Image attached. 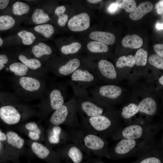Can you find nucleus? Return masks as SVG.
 I'll return each instance as SVG.
<instances>
[{"label": "nucleus", "mask_w": 163, "mask_h": 163, "mask_svg": "<svg viewBox=\"0 0 163 163\" xmlns=\"http://www.w3.org/2000/svg\"><path fill=\"white\" fill-rule=\"evenodd\" d=\"M90 18L85 12L75 15L68 22L69 28L73 31H81L86 30L90 26Z\"/></svg>", "instance_id": "obj_1"}, {"label": "nucleus", "mask_w": 163, "mask_h": 163, "mask_svg": "<svg viewBox=\"0 0 163 163\" xmlns=\"http://www.w3.org/2000/svg\"><path fill=\"white\" fill-rule=\"evenodd\" d=\"M21 117L18 110L12 106H3L0 108V117L8 124L13 125L18 123Z\"/></svg>", "instance_id": "obj_2"}, {"label": "nucleus", "mask_w": 163, "mask_h": 163, "mask_svg": "<svg viewBox=\"0 0 163 163\" xmlns=\"http://www.w3.org/2000/svg\"><path fill=\"white\" fill-rule=\"evenodd\" d=\"M98 67L102 75L105 78L112 80L117 78L116 71L113 64L110 62L102 59L98 63Z\"/></svg>", "instance_id": "obj_3"}, {"label": "nucleus", "mask_w": 163, "mask_h": 163, "mask_svg": "<svg viewBox=\"0 0 163 163\" xmlns=\"http://www.w3.org/2000/svg\"><path fill=\"white\" fill-rule=\"evenodd\" d=\"M153 8L152 4L146 1L140 3L129 15L132 20H137L141 18L145 14L151 11Z\"/></svg>", "instance_id": "obj_4"}, {"label": "nucleus", "mask_w": 163, "mask_h": 163, "mask_svg": "<svg viewBox=\"0 0 163 163\" xmlns=\"http://www.w3.org/2000/svg\"><path fill=\"white\" fill-rule=\"evenodd\" d=\"M139 111L147 114L152 115L155 114L157 104L155 100L150 97L143 99L138 106Z\"/></svg>", "instance_id": "obj_5"}, {"label": "nucleus", "mask_w": 163, "mask_h": 163, "mask_svg": "<svg viewBox=\"0 0 163 163\" xmlns=\"http://www.w3.org/2000/svg\"><path fill=\"white\" fill-rule=\"evenodd\" d=\"M99 92L102 96L110 99H116L122 92L121 88L119 86L114 85H103L99 88Z\"/></svg>", "instance_id": "obj_6"}, {"label": "nucleus", "mask_w": 163, "mask_h": 163, "mask_svg": "<svg viewBox=\"0 0 163 163\" xmlns=\"http://www.w3.org/2000/svg\"><path fill=\"white\" fill-rule=\"evenodd\" d=\"M92 39L102 42L106 45L113 44L115 41V37L111 33L100 31H94L90 34Z\"/></svg>", "instance_id": "obj_7"}, {"label": "nucleus", "mask_w": 163, "mask_h": 163, "mask_svg": "<svg viewBox=\"0 0 163 163\" xmlns=\"http://www.w3.org/2000/svg\"><path fill=\"white\" fill-rule=\"evenodd\" d=\"M21 86L25 90L30 92L38 91L40 86V84L37 79L29 77L23 76L19 80Z\"/></svg>", "instance_id": "obj_8"}, {"label": "nucleus", "mask_w": 163, "mask_h": 163, "mask_svg": "<svg viewBox=\"0 0 163 163\" xmlns=\"http://www.w3.org/2000/svg\"><path fill=\"white\" fill-rule=\"evenodd\" d=\"M89 120L93 127L98 131L104 130L111 124L110 120L108 118L101 115L91 117Z\"/></svg>", "instance_id": "obj_9"}, {"label": "nucleus", "mask_w": 163, "mask_h": 163, "mask_svg": "<svg viewBox=\"0 0 163 163\" xmlns=\"http://www.w3.org/2000/svg\"><path fill=\"white\" fill-rule=\"evenodd\" d=\"M143 133V129L140 126L133 125L125 127L122 131V136L126 139H135L140 138Z\"/></svg>", "instance_id": "obj_10"}, {"label": "nucleus", "mask_w": 163, "mask_h": 163, "mask_svg": "<svg viewBox=\"0 0 163 163\" xmlns=\"http://www.w3.org/2000/svg\"><path fill=\"white\" fill-rule=\"evenodd\" d=\"M142 39L136 34L128 35L125 37L122 41V45L125 47L136 49L142 45Z\"/></svg>", "instance_id": "obj_11"}, {"label": "nucleus", "mask_w": 163, "mask_h": 163, "mask_svg": "<svg viewBox=\"0 0 163 163\" xmlns=\"http://www.w3.org/2000/svg\"><path fill=\"white\" fill-rule=\"evenodd\" d=\"M68 114V109L66 106L63 105L56 109L52 115L50 121L52 124L57 125L63 123Z\"/></svg>", "instance_id": "obj_12"}, {"label": "nucleus", "mask_w": 163, "mask_h": 163, "mask_svg": "<svg viewBox=\"0 0 163 163\" xmlns=\"http://www.w3.org/2000/svg\"><path fill=\"white\" fill-rule=\"evenodd\" d=\"M84 142L85 145L88 148L95 150L102 149L104 144V141L100 137L92 134L85 136Z\"/></svg>", "instance_id": "obj_13"}, {"label": "nucleus", "mask_w": 163, "mask_h": 163, "mask_svg": "<svg viewBox=\"0 0 163 163\" xmlns=\"http://www.w3.org/2000/svg\"><path fill=\"white\" fill-rule=\"evenodd\" d=\"M136 142L134 140L125 139L121 140L115 147V152L119 154H124L129 152L135 146Z\"/></svg>", "instance_id": "obj_14"}, {"label": "nucleus", "mask_w": 163, "mask_h": 163, "mask_svg": "<svg viewBox=\"0 0 163 163\" xmlns=\"http://www.w3.org/2000/svg\"><path fill=\"white\" fill-rule=\"evenodd\" d=\"M81 106L83 111L88 116L91 117L101 115L103 112L101 108L90 101H84Z\"/></svg>", "instance_id": "obj_15"}, {"label": "nucleus", "mask_w": 163, "mask_h": 163, "mask_svg": "<svg viewBox=\"0 0 163 163\" xmlns=\"http://www.w3.org/2000/svg\"><path fill=\"white\" fill-rule=\"evenodd\" d=\"M80 64V62L79 59L76 58L73 59L61 66L59 69V72L61 75H68L76 70Z\"/></svg>", "instance_id": "obj_16"}, {"label": "nucleus", "mask_w": 163, "mask_h": 163, "mask_svg": "<svg viewBox=\"0 0 163 163\" xmlns=\"http://www.w3.org/2000/svg\"><path fill=\"white\" fill-rule=\"evenodd\" d=\"M50 105L53 110H56L62 106L64 102V98L61 91L58 89H54L50 95Z\"/></svg>", "instance_id": "obj_17"}, {"label": "nucleus", "mask_w": 163, "mask_h": 163, "mask_svg": "<svg viewBox=\"0 0 163 163\" xmlns=\"http://www.w3.org/2000/svg\"><path fill=\"white\" fill-rule=\"evenodd\" d=\"M71 79L73 81L89 82L94 80V76L87 70L78 69L73 73Z\"/></svg>", "instance_id": "obj_18"}, {"label": "nucleus", "mask_w": 163, "mask_h": 163, "mask_svg": "<svg viewBox=\"0 0 163 163\" xmlns=\"http://www.w3.org/2000/svg\"><path fill=\"white\" fill-rule=\"evenodd\" d=\"M51 48L45 43L40 42L38 44L34 46L32 52L34 56L40 58L45 55H50L52 53Z\"/></svg>", "instance_id": "obj_19"}, {"label": "nucleus", "mask_w": 163, "mask_h": 163, "mask_svg": "<svg viewBox=\"0 0 163 163\" xmlns=\"http://www.w3.org/2000/svg\"><path fill=\"white\" fill-rule=\"evenodd\" d=\"M6 135L7 142L9 144L18 149L23 147L24 140L19 137L16 133L9 131L7 133Z\"/></svg>", "instance_id": "obj_20"}, {"label": "nucleus", "mask_w": 163, "mask_h": 163, "mask_svg": "<svg viewBox=\"0 0 163 163\" xmlns=\"http://www.w3.org/2000/svg\"><path fill=\"white\" fill-rule=\"evenodd\" d=\"M32 21L36 24H40L48 22L50 19L48 15L42 9H35L31 16Z\"/></svg>", "instance_id": "obj_21"}, {"label": "nucleus", "mask_w": 163, "mask_h": 163, "mask_svg": "<svg viewBox=\"0 0 163 163\" xmlns=\"http://www.w3.org/2000/svg\"><path fill=\"white\" fill-rule=\"evenodd\" d=\"M88 49L92 53H105L108 50V47L105 44L97 41L89 42L87 44Z\"/></svg>", "instance_id": "obj_22"}, {"label": "nucleus", "mask_w": 163, "mask_h": 163, "mask_svg": "<svg viewBox=\"0 0 163 163\" xmlns=\"http://www.w3.org/2000/svg\"><path fill=\"white\" fill-rule=\"evenodd\" d=\"M31 148L33 152L40 158L43 159L49 155V149L42 144L37 142L32 143Z\"/></svg>", "instance_id": "obj_23"}, {"label": "nucleus", "mask_w": 163, "mask_h": 163, "mask_svg": "<svg viewBox=\"0 0 163 163\" xmlns=\"http://www.w3.org/2000/svg\"><path fill=\"white\" fill-rule=\"evenodd\" d=\"M10 71L16 76H23L25 75L28 70V68L21 62H15L9 66Z\"/></svg>", "instance_id": "obj_24"}, {"label": "nucleus", "mask_w": 163, "mask_h": 163, "mask_svg": "<svg viewBox=\"0 0 163 163\" xmlns=\"http://www.w3.org/2000/svg\"><path fill=\"white\" fill-rule=\"evenodd\" d=\"M30 7L26 3L21 2H17L12 6L13 14L18 16H21L28 13Z\"/></svg>", "instance_id": "obj_25"}, {"label": "nucleus", "mask_w": 163, "mask_h": 163, "mask_svg": "<svg viewBox=\"0 0 163 163\" xmlns=\"http://www.w3.org/2000/svg\"><path fill=\"white\" fill-rule=\"evenodd\" d=\"M135 64L134 56L131 55L120 56L118 58L116 63V66L120 68L125 67H132Z\"/></svg>", "instance_id": "obj_26"}, {"label": "nucleus", "mask_w": 163, "mask_h": 163, "mask_svg": "<svg viewBox=\"0 0 163 163\" xmlns=\"http://www.w3.org/2000/svg\"><path fill=\"white\" fill-rule=\"evenodd\" d=\"M19 60L28 68L33 70H36L40 67L41 64L38 59H28L23 55L18 56Z\"/></svg>", "instance_id": "obj_27"}, {"label": "nucleus", "mask_w": 163, "mask_h": 163, "mask_svg": "<svg viewBox=\"0 0 163 163\" xmlns=\"http://www.w3.org/2000/svg\"><path fill=\"white\" fill-rule=\"evenodd\" d=\"M34 29L36 32L47 38L51 37L54 32L53 26L48 24L37 25L34 27Z\"/></svg>", "instance_id": "obj_28"}, {"label": "nucleus", "mask_w": 163, "mask_h": 163, "mask_svg": "<svg viewBox=\"0 0 163 163\" xmlns=\"http://www.w3.org/2000/svg\"><path fill=\"white\" fill-rule=\"evenodd\" d=\"M15 23L14 18L9 15L0 16V30H5L13 27Z\"/></svg>", "instance_id": "obj_29"}, {"label": "nucleus", "mask_w": 163, "mask_h": 163, "mask_svg": "<svg viewBox=\"0 0 163 163\" xmlns=\"http://www.w3.org/2000/svg\"><path fill=\"white\" fill-rule=\"evenodd\" d=\"M134 57L135 64L139 66H145L147 63L148 52L143 49L138 50L136 52Z\"/></svg>", "instance_id": "obj_30"}, {"label": "nucleus", "mask_w": 163, "mask_h": 163, "mask_svg": "<svg viewBox=\"0 0 163 163\" xmlns=\"http://www.w3.org/2000/svg\"><path fill=\"white\" fill-rule=\"evenodd\" d=\"M18 35L21 39L23 43L26 45L32 44L36 38L33 33L25 30L19 32L18 33Z\"/></svg>", "instance_id": "obj_31"}, {"label": "nucleus", "mask_w": 163, "mask_h": 163, "mask_svg": "<svg viewBox=\"0 0 163 163\" xmlns=\"http://www.w3.org/2000/svg\"><path fill=\"white\" fill-rule=\"evenodd\" d=\"M115 3L119 8L124 9L127 12L131 13L136 7V3L134 0H117Z\"/></svg>", "instance_id": "obj_32"}, {"label": "nucleus", "mask_w": 163, "mask_h": 163, "mask_svg": "<svg viewBox=\"0 0 163 163\" xmlns=\"http://www.w3.org/2000/svg\"><path fill=\"white\" fill-rule=\"evenodd\" d=\"M139 111L138 106L135 104L132 103L123 107L121 114L123 118L129 119Z\"/></svg>", "instance_id": "obj_33"}, {"label": "nucleus", "mask_w": 163, "mask_h": 163, "mask_svg": "<svg viewBox=\"0 0 163 163\" xmlns=\"http://www.w3.org/2000/svg\"><path fill=\"white\" fill-rule=\"evenodd\" d=\"M81 44L78 42H73L69 45L62 46L61 49L62 53L64 54L68 55L76 53L80 49Z\"/></svg>", "instance_id": "obj_34"}, {"label": "nucleus", "mask_w": 163, "mask_h": 163, "mask_svg": "<svg viewBox=\"0 0 163 163\" xmlns=\"http://www.w3.org/2000/svg\"><path fill=\"white\" fill-rule=\"evenodd\" d=\"M68 155L74 163H79L82 159V154L81 151L75 147H72L69 149Z\"/></svg>", "instance_id": "obj_35"}, {"label": "nucleus", "mask_w": 163, "mask_h": 163, "mask_svg": "<svg viewBox=\"0 0 163 163\" xmlns=\"http://www.w3.org/2000/svg\"><path fill=\"white\" fill-rule=\"evenodd\" d=\"M149 63L157 68L163 69V58L157 54L151 55L148 58Z\"/></svg>", "instance_id": "obj_36"}, {"label": "nucleus", "mask_w": 163, "mask_h": 163, "mask_svg": "<svg viewBox=\"0 0 163 163\" xmlns=\"http://www.w3.org/2000/svg\"><path fill=\"white\" fill-rule=\"evenodd\" d=\"M53 135L49 138V141L50 143L53 144L58 143L59 142V136L61 131L60 127L56 126L53 128Z\"/></svg>", "instance_id": "obj_37"}, {"label": "nucleus", "mask_w": 163, "mask_h": 163, "mask_svg": "<svg viewBox=\"0 0 163 163\" xmlns=\"http://www.w3.org/2000/svg\"><path fill=\"white\" fill-rule=\"evenodd\" d=\"M65 12L63 11H58L55 12V14L58 17V23L61 27L65 26L68 20V15L64 14Z\"/></svg>", "instance_id": "obj_38"}, {"label": "nucleus", "mask_w": 163, "mask_h": 163, "mask_svg": "<svg viewBox=\"0 0 163 163\" xmlns=\"http://www.w3.org/2000/svg\"><path fill=\"white\" fill-rule=\"evenodd\" d=\"M25 127L29 130V132L35 133L39 135L40 134V129L38 127L36 123L34 122H31L27 123L26 124Z\"/></svg>", "instance_id": "obj_39"}, {"label": "nucleus", "mask_w": 163, "mask_h": 163, "mask_svg": "<svg viewBox=\"0 0 163 163\" xmlns=\"http://www.w3.org/2000/svg\"><path fill=\"white\" fill-rule=\"evenodd\" d=\"M154 51L158 55L163 57V44H156L153 46Z\"/></svg>", "instance_id": "obj_40"}, {"label": "nucleus", "mask_w": 163, "mask_h": 163, "mask_svg": "<svg viewBox=\"0 0 163 163\" xmlns=\"http://www.w3.org/2000/svg\"><path fill=\"white\" fill-rule=\"evenodd\" d=\"M140 163H161V162L157 158L151 157L144 159Z\"/></svg>", "instance_id": "obj_41"}, {"label": "nucleus", "mask_w": 163, "mask_h": 163, "mask_svg": "<svg viewBox=\"0 0 163 163\" xmlns=\"http://www.w3.org/2000/svg\"><path fill=\"white\" fill-rule=\"evenodd\" d=\"M8 61V58L5 54L0 55V70L2 69L4 66V65L6 64Z\"/></svg>", "instance_id": "obj_42"}, {"label": "nucleus", "mask_w": 163, "mask_h": 163, "mask_svg": "<svg viewBox=\"0 0 163 163\" xmlns=\"http://www.w3.org/2000/svg\"><path fill=\"white\" fill-rule=\"evenodd\" d=\"M119 7L117 4L116 3L111 4L107 9L108 11L111 14L115 12L118 9Z\"/></svg>", "instance_id": "obj_43"}, {"label": "nucleus", "mask_w": 163, "mask_h": 163, "mask_svg": "<svg viewBox=\"0 0 163 163\" xmlns=\"http://www.w3.org/2000/svg\"><path fill=\"white\" fill-rule=\"evenodd\" d=\"M155 8L157 10V12L158 14H161L163 12V1H160L156 4Z\"/></svg>", "instance_id": "obj_44"}, {"label": "nucleus", "mask_w": 163, "mask_h": 163, "mask_svg": "<svg viewBox=\"0 0 163 163\" xmlns=\"http://www.w3.org/2000/svg\"><path fill=\"white\" fill-rule=\"evenodd\" d=\"M28 135L29 137L34 140H37L40 138L39 135L31 132H29Z\"/></svg>", "instance_id": "obj_45"}, {"label": "nucleus", "mask_w": 163, "mask_h": 163, "mask_svg": "<svg viewBox=\"0 0 163 163\" xmlns=\"http://www.w3.org/2000/svg\"><path fill=\"white\" fill-rule=\"evenodd\" d=\"M9 3V0H0V9H3L6 8Z\"/></svg>", "instance_id": "obj_46"}, {"label": "nucleus", "mask_w": 163, "mask_h": 163, "mask_svg": "<svg viewBox=\"0 0 163 163\" xmlns=\"http://www.w3.org/2000/svg\"><path fill=\"white\" fill-rule=\"evenodd\" d=\"M7 139L5 134L2 133L0 130V141H5Z\"/></svg>", "instance_id": "obj_47"}, {"label": "nucleus", "mask_w": 163, "mask_h": 163, "mask_svg": "<svg viewBox=\"0 0 163 163\" xmlns=\"http://www.w3.org/2000/svg\"><path fill=\"white\" fill-rule=\"evenodd\" d=\"M163 23H157L156 25V27L158 30L163 29Z\"/></svg>", "instance_id": "obj_48"}, {"label": "nucleus", "mask_w": 163, "mask_h": 163, "mask_svg": "<svg viewBox=\"0 0 163 163\" xmlns=\"http://www.w3.org/2000/svg\"><path fill=\"white\" fill-rule=\"evenodd\" d=\"M87 1L90 3H98L101 1V0H88Z\"/></svg>", "instance_id": "obj_49"}, {"label": "nucleus", "mask_w": 163, "mask_h": 163, "mask_svg": "<svg viewBox=\"0 0 163 163\" xmlns=\"http://www.w3.org/2000/svg\"><path fill=\"white\" fill-rule=\"evenodd\" d=\"M159 83L162 85H163V76H162L158 80Z\"/></svg>", "instance_id": "obj_50"}, {"label": "nucleus", "mask_w": 163, "mask_h": 163, "mask_svg": "<svg viewBox=\"0 0 163 163\" xmlns=\"http://www.w3.org/2000/svg\"><path fill=\"white\" fill-rule=\"evenodd\" d=\"M3 43V40L0 37V47L1 46Z\"/></svg>", "instance_id": "obj_51"}, {"label": "nucleus", "mask_w": 163, "mask_h": 163, "mask_svg": "<svg viewBox=\"0 0 163 163\" xmlns=\"http://www.w3.org/2000/svg\"></svg>", "instance_id": "obj_52"}]
</instances>
